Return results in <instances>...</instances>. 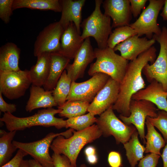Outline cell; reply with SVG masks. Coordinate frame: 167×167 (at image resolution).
Segmentation results:
<instances>
[{"label": "cell", "mask_w": 167, "mask_h": 167, "mask_svg": "<svg viewBox=\"0 0 167 167\" xmlns=\"http://www.w3.org/2000/svg\"><path fill=\"white\" fill-rule=\"evenodd\" d=\"M84 153L86 156L96 154V148L92 146L87 147L84 150Z\"/></svg>", "instance_id": "43"}, {"label": "cell", "mask_w": 167, "mask_h": 167, "mask_svg": "<svg viewBox=\"0 0 167 167\" xmlns=\"http://www.w3.org/2000/svg\"><path fill=\"white\" fill-rule=\"evenodd\" d=\"M23 8L51 10L57 12H61L59 0H14L12 6L13 11Z\"/></svg>", "instance_id": "25"}, {"label": "cell", "mask_w": 167, "mask_h": 167, "mask_svg": "<svg viewBox=\"0 0 167 167\" xmlns=\"http://www.w3.org/2000/svg\"><path fill=\"white\" fill-rule=\"evenodd\" d=\"M147 0H130L131 9L132 14L135 18L137 17L140 14L143 9Z\"/></svg>", "instance_id": "38"}, {"label": "cell", "mask_w": 167, "mask_h": 167, "mask_svg": "<svg viewBox=\"0 0 167 167\" xmlns=\"http://www.w3.org/2000/svg\"><path fill=\"white\" fill-rule=\"evenodd\" d=\"M90 104L88 101L82 100L67 101L62 105L58 107L61 110L58 115L69 118L85 114Z\"/></svg>", "instance_id": "29"}, {"label": "cell", "mask_w": 167, "mask_h": 167, "mask_svg": "<svg viewBox=\"0 0 167 167\" xmlns=\"http://www.w3.org/2000/svg\"><path fill=\"white\" fill-rule=\"evenodd\" d=\"M153 38L160 44L159 54L153 63H148L144 66L142 73L148 82L157 81L167 92V28L164 26L161 33L154 35Z\"/></svg>", "instance_id": "8"}, {"label": "cell", "mask_w": 167, "mask_h": 167, "mask_svg": "<svg viewBox=\"0 0 167 167\" xmlns=\"http://www.w3.org/2000/svg\"><path fill=\"white\" fill-rule=\"evenodd\" d=\"M36 64L29 70L33 85L41 87L48 79L50 64V54L44 53L37 57Z\"/></svg>", "instance_id": "24"}, {"label": "cell", "mask_w": 167, "mask_h": 167, "mask_svg": "<svg viewBox=\"0 0 167 167\" xmlns=\"http://www.w3.org/2000/svg\"><path fill=\"white\" fill-rule=\"evenodd\" d=\"M61 111L60 109L48 108L40 110L32 116L21 118L15 116L10 113H5L0 120L4 122L9 131L23 130L36 126H54L60 129L66 128L67 125L66 120L55 116Z\"/></svg>", "instance_id": "3"}, {"label": "cell", "mask_w": 167, "mask_h": 167, "mask_svg": "<svg viewBox=\"0 0 167 167\" xmlns=\"http://www.w3.org/2000/svg\"><path fill=\"white\" fill-rule=\"evenodd\" d=\"M0 110L1 112L11 113L16 110V105L14 104H8L3 99L2 94L0 92Z\"/></svg>", "instance_id": "40"}, {"label": "cell", "mask_w": 167, "mask_h": 167, "mask_svg": "<svg viewBox=\"0 0 167 167\" xmlns=\"http://www.w3.org/2000/svg\"><path fill=\"white\" fill-rule=\"evenodd\" d=\"M110 77L106 74L99 73L83 82L72 81L67 101L82 100L91 102Z\"/></svg>", "instance_id": "12"}, {"label": "cell", "mask_w": 167, "mask_h": 167, "mask_svg": "<svg viewBox=\"0 0 167 167\" xmlns=\"http://www.w3.org/2000/svg\"><path fill=\"white\" fill-rule=\"evenodd\" d=\"M14 0H0V18L6 24H8L12 14Z\"/></svg>", "instance_id": "34"}, {"label": "cell", "mask_w": 167, "mask_h": 167, "mask_svg": "<svg viewBox=\"0 0 167 167\" xmlns=\"http://www.w3.org/2000/svg\"><path fill=\"white\" fill-rule=\"evenodd\" d=\"M64 30L59 21L45 27L36 37L34 46V55L37 57L44 53H58Z\"/></svg>", "instance_id": "13"}, {"label": "cell", "mask_w": 167, "mask_h": 167, "mask_svg": "<svg viewBox=\"0 0 167 167\" xmlns=\"http://www.w3.org/2000/svg\"><path fill=\"white\" fill-rule=\"evenodd\" d=\"M51 157L54 167H77L73 166L69 159L65 155L54 153Z\"/></svg>", "instance_id": "36"}, {"label": "cell", "mask_w": 167, "mask_h": 167, "mask_svg": "<svg viewBox=\"0 0 167 167\" xmlns=\"http://www.w3.org/2000/svg\"><path fill=\"white\" fill-rule=\"evenodd\" d=\"M86 159L88 162L91 165L95 164L97 162L98 160L96 154L87 156Z\"/></svg>", "instance_id": "42"}, {"label": "cell", "mask_w": 167, "mask_h": 167, "mask_svg": "<svg viewBox=\"0 0 167 167\" xmlns=\"http://www.w3.org/2000/svg\"><path fill=\"white\" fill-rule=\"evenodd\" d=\"M28 154L22 150L19 149L16 154L11 160L0 167H19L23 158Z\"/></svg>", "instance_id": "37"}, {"label": "cell", "mask_w": 167, "mask_h": 167, "mask_svg": "<svg viewBox=\"0 0 167 167\" xmlns=\"http://www.w3.org/2000/svg\"><path fill=\"white\" fill-rule=\"evenodd\" d=\"M30 95L26 105V111L31 112L40 108H50L58 106L52 95V91H46L41 87L32 85Z\"/></svg>", "instance_id": "21"}, {"label": "cell", "mask_w": 167, "mask_h": 167, "mask_svg": "<svg viewBox=\"0 0 167 167\" xmlns=\"http://www.w3.org/2000/svg\"><path fill=\"white\" fill-rule=\"evenodd\" d=\"M79 167H88L85 164H82L79 166Z\"/></svg>", "instance_id": "47"}, {"label": "cell", "mask_w": 167, "mask_h": 167, "mask_svg": "<svg viewBox=\"0 0 167 167\" xmlns=\"http://www.w3.org/2000/svg\"><path fill=\"white\" fill-rule=\"evenodd\" d=\"M108 161L110 167H121L122 165L121 155L119 153L116 151H111L109 153Z\"/></svg>", "instance_id": "39"}, {"label": "cell", "mask_w": 167, "mask_h": 167, "mask_svg": "<svg viewBox=\"0 0 167 167\" xmlns=\"http://www.w3.org/2000/svg\"><path fill=\"white\" fill-rule=\"evenodd\" d=\"M50 64L47 80L43 86L46 91H52L55 88L62 72L70 63V60L58 53L50 54Z\"/></svg>", "instance_id": "23"}, {"label": "cell", "mask_w": 167, "mask_h": 167, "mask_svg": "<svg viewBox=\"0 0 167 167\" xmlns=\"http://www.w3.org/2000/svg\"><path fill=\"white\" fill-rule=\"evenodd\" d=\"M156 49L152 46L128 63L124 76L120 84L118 99L112 106L113 109L120 115L125 117L130 115L129 107L132 96L145 88L142 75L143 68L149 62L152 64L155 62L156 58Z\"/></svg>", "instance_id": "1"}, {"label": "cell", "mask_w": 167, "mask_h": 167, "mask_svg": "<svg viewBox=\"0 0 167 167\" xmlns=\"http://www.w3.org/2000/svg\"><path fill=\"white\" fill-rule=\"evenodd\" d=\"M61 7V15L59 22L65 29L69 24L73 22L80 35L82 21V11L85 0H59Z\"/></svg>", "instance_id": "18"}, {"label": "cell", "mask_w": 167, "mask_h": 167, "mask_svg": "<svg viewBox=\"0 0 167 167\" xmlns=\"http://www.w3.org/2000/svg\"><path fill=\"white\" fill-rule=\"evenodd\" d=\"M28 164L29 167H43L39 162L34 159L28 160Z\"/></svg>", "instance_id": "45"}, {"label": "cell", "mask_w": 167, "mask_h": 167, "mask_svg": "<svg viewBox=\"0 0 167 167\" xmlns=\"http://www.w3.org/2000/svg\"><path fill=\"white\" fill-rule=\"evenodd\" d=\"M19 167H29L28 160L23 159Z\"/></svg>", "instance_id": "46"}, {"label": "cell", "mask_w": 167, "mask_h": 167, "mask_svg": "<svg viewBox=\"0 0 167 167\" xmlns=\"http://www.w3.org/2000/svg\"><path fill=\"white\" fill-rule=\"evenodd\" d=\"M165 0H149V4L144 9L138 19L129 26L136 32L140 37L145 35L148 39L154 35H159L162 32L157 20L160 11L162 8Z\"/></svg>", "instance_id": "10"}, {"label": "cell", "mask_w": 167, "mask_h": 167, "mask_svg": "<svg viewBox=\"0 0 167 167\" xmlns=\"http://www.w3.org/2000/svg\"><path fill=\"white\" fill-rule=\"evenodd\" d=\"M137 130L132 134L129 140L123 144L126 156L131 167H135L138 161L143 156L145 147L140 142Z\"/></svg>", "instance_id": "26"}, {"label": "cell", "mask_w": 167, "mask_h": 167, "mask_svg": "<svg viewBox=\"0 0 167 167\" xmlns=\"http://www.w3.org/2000/svg\"><path fill=\"white\" fill-rule=\"evenodd\" d=\"M94 50L96 60L90 65L88 75L92 76L97 73H104L120 84L125 74L128 61L108 47L103 49L95 48Z\"/></svg>", "instance_id": "4"}, {"label": "cell", "mask_w": 167, "mask_h": 167, "mask_svg": "<svg viewBox=\"0 0 167 167\" xmlns=\"http://www.w3.org/2000/svg\"><path fill=\"white\" fill-rule=\"evenodd\" d=\"M72 82L66 70H64L55 88L52 90V95L58 107L62 105L67 101Z\"/></svg>", "instance_id": "30"}, {"label": "cell", "mask_w": 167, "mask_h": 167, "mask_svg": "<svg viewBox=\"0 0 167 167\" xmlns=\"http://www.w3.org/2000/svg\"><path fill=\"white\" fill-rule=\"evenodd\" d=\"M16 131L7 132L2 130H0V166L8 162L13 153L17 148L12 143L13 139Z\"/></svg>", "instance_id": "28"}, {"label": "cell", "mask_w": 167, "mask_h": 167, "mask_svg": "<svg viewBox=\"0 0 167 167\" xmlns=\"http://www.w3.org/2000/svg\"><path fill=\"white\" fill-rule=\"evenodd\" d=\"M119 87L120 83L110 77L90 104L88 112L94 116L100 115L113 106L118 99Z\"/></svg>", "instance_id": "14"}, {"label": "cell", "mask_w": 167, "mask_h": 167, "mask_svg": "<svg viewBox=\"0 0 167 167\" xmlns=\"http://www.w3.org/2000/svg\"><path fill=\"white\" fill-rule=\"evenodd\" d=\"M135 35H137L136 32L129 25L116 28L109 36L107 46L113 49L118 44Z\"/></svg>", "instance_id": "31"}, {"label": "cell", "mask_w": 167, "mask_h": 167, "mask_svg": "<svg viewBox=\"0 0 167 167\" xmlns=\"http://www.w3.org/2000/svg\"><path fill=\"white\" fill-rule=\"evenodd\" d=\"M164 20H167V0H165L164 7L160 14Z\"/></svg>", "instance_id": "44"}, {"label": "cell", "mask_w": 167, "mask_h": 167, "mask_svg": "<svg viewBox=\"0 0 167 167\" xmlns=\"http://www.w3.org/2000/svg\"><path fill=\"white\" fill-rule=\"evenodd\" d=\"M145 124L147 133L145 136L146 141L145 152L153 153L161 156L160 150L165 146L166 141L147 118Z\"/></svg>", "instance_id": "27"}, {"label": "cell", "mask_w": 167, "mask_h": 167, "mask_svg": "<svg viewBox=\"0 0 167 167\" xmlns=\"http://www.w3.org/2000/svg\"><path fill=\"white\" fill-rule=\"evenodd\" d=\"M95 58L94 50L90 37L87 38L75 55L73 63H69L66 68L67 74L72 81H76L83 78L88 66Z\"/></svg>", "instance_id": "15"}, {"label": "cell", "mask_w": 167, "mask_h": 167, "mask_svg": "<svg viewBox=\"0 0 167 167\" xmlns=\"http://www.w3.org/2000/svg\"><path fill=\"white\" fill-rule=\"evenodd\" d=\"M102 3L104 14L112 19V28L130 25L132 15L130 0H105Z\"/></svg>", "instance_id": "16"}, {"label": "cell", "mask_w": 167, "mask_h": 167, "mask_svg": "<svg viewBox=\"0 0 167 167\" xmlns=\"http://www.w3.org/2000/svg\"><path fill=\"white\" fill-rule=\"evenodd\" d=\"M130 115L125 117L119 115V118L127 125L132 124L136 128L144 144L146 143L144 126L147 117L156 118L157 110L152 102L146 100H136L131 99L130 105Z\"/></svg>", "instance_id": "11"}, {"label": "cell", "mask_w": 167, "mask_h": 167, "mask_svg": "<svg viewBox=\"0 0 167 167\" xmlns=\"http://www.w3.org/2000/svg\"><path fill=\"white\" fill-rule=\"evenodd\" d=\"M155 42L153 38L148 39L146 37L140 38L135 35L118 44L113 50L120 51L121 56L125 59L132 61L150 49Z\"/></svg>", "instance_id": "17"}, {"label": "cell", "mask_w": 167, "mask_h": 167, "mask_svg": "<svg viewBox=\"0 0 167 167\" xmlns=\"http://www.w3.org/2000/svg\"><path fill=\"white\" fill-rule=\"evenodd\" d=\"M73 135L68 138L60 135L53 140L50 148L54 153L67 156L71 164L77 166L76 161L82 149L86 144L92 142L102 135L101 131L96 124L80 131L74 130Z\"/></svg>", "instance_id": "2"}, {"label": "cell", "mask_w": 167, "mask_h": 167, "mask_svg": "<svg viewBox=\"0 0 167 167\" xmlns=\"http://www.w3.org/2000/svg\"><path fill=\"white\" fill-rule=\"evenodd\" d=\"M132 99L150 101L160 110L167 112V92L165 91L162 85L156 80L153 81L146 88L133 95Z\"/></svg>", "instance_id": "20"}, {"label": "cell", "mask_w": 167, "mask_h": 167, "mask_svg": "<svg viewBox=\"0 0 167 167\" xmlns=\"http://www.w3.org/2000/svg\"><path fill=\"white\" fill-rule=\"evenodd\" d=\"M160 155L153 153L147 154L142 158L138 165V167H156Z\"/></svg>", "instance_id": "35"}, {"label": "cell", "mask_w": 167, "mask_h": 167, "mask_svg": "<svg viewBox=\"0 0 167 167\" xmlns=\"http://www.w3.org/2000/svg\"><path fill=\"white\" fill-rule=\"evenodd\" d=\"M97 118L90 113L83 115L68 118L66 128H70L76 131L87 128L96 122Z\"/></svg>", "instance_id": "32"}, {"label": "cell", "mask_w": 167, "mask_h": 167, "mask_svg": "<svg viewBox=\"0 0 167 167\" xmlns=\"http://www.w3.org/2000/svg\"><path fill=\"white\" fill-rule=\"evenodd\" d=\"M95 7L90 15L81 23L82 29L81 36L84 40L92 37L95 39L100 49L108 47L107 42L112 32L111 18L101 11L102 0H95Z\"/></svg>", "instance_id": "5"}, {"label": "cell", "mask_w": 167, "mask_h": 167, "mask_svg": "<svg viewBox=\"0 0 167 167\" xmlns=\"http://www.w3.org/2000/svg\"><path fill=\"white\" fill-rule=\"evenodd\" d=\"M31 84L29 70L0 71V92L8 99H15L23 96Z\"/></svg>", "instance_id": "9"}, {"label": "cell", "mask_w": 167, "mask_h": 167, "mask_svg": "<svg viewBox=\"0 0 167 167\" xmlns=\"http://www.w3.org/2000/svg\"><path fill=\"white\" fill-rule=\"evenodd\" d=\"M20 49L12 42H8L0 48V71H17L19 67Z\"/></svg>", "instance_id": "22"}, {"label": "cell", "mask_w": 167, "mask_h": 167, "mask_svg": "<svg viewBox=\"0 0 167 167\" xmlns=\"http://www.w3.org/2000/svg\"><path fill=\"white\" fill-rule=\"evenodd\" d=\"M147 119L160 131L165 141H167V112L160 110L158 111L156 117H148Z\"/></svg>", "instance_id": "33"}, {"label": "cell", "mask_w": 167, "mask_h": 167, "mask_svg": "<svg viewBox=\"0 0 167 167\" xmlns=\"http://www.w3.org/2000/svg\"><path fill=\"white\" fill-rule=\"evenodd\" d=\"M112 106L97 118L96 122L105 137L113 136L117 144H123L128 142L137 130L133 125H127L118 118L114 113Z\"/></svg>", "instance_id": "7"}, {"label": "cell", "mask_w": 167, "mask_h": 167, "mask_svg": "<svg viewBox=\"0 0 167 167\" xmlns=\"http://www.w3.org/2000/svg\"><path fill=\"white\" fill-rule=\"evenodd\" d=\"M74 130L70 128L60 133L51 132L43 139L32 142L23 143L13 140L12 143L17 149L22 150L31 156L43 167H54L52 157L49 152L53 140L60 135L68 138L72 135Z\"/></svg>", "instance_id": "6"}, {"label": "cell", "mask_w": 167, "mask_h": 167, "mask_svg": "<svg viewBox=\"0 0 167 167\" xmlns=\"http://www.w3.org/2000/svg\"><path fill=\"white\" fill-rule=\"evenodd\" d=\"M73 22L64 29L60 40V50L58 53L70 59L74 58L84 42Z\"/></svg>", "instance_id": "19"}, {"label": "cell", "mask_w": 167, "mask_h": 167, "mask_svg": "<svg viewBox=\"0 0 167 167\" xmlns=\"http://www.w3.org/2000/svg\"><path fill=\"white\" fill-rule=\"evenodd\" d=\"M163 149L162 154L161 155L163 162V167H167V141Z\"/></svg>", "instance_id": "41"}]
</instances>
